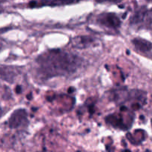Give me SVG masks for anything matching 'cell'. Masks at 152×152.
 <instances>
[{"label":"cell","instance_id":"3","mask_svg":"<svg viewBox=\"0 0 152 152\" xmlns=\"http://www.w3.org/2000/svg\"><path fill=\"white\" fill-rule=\"evenodd\" d=\"M98 21L102 25L111 28H117L120 26V20L114 13H104L99 16Z\"/></svg>","mask_w":152,"mask_h":152},{"label":"cell","instance_id":"10","mask_svg":"<svg viewBox=\"0 0 152 152\" xmlns=\"http://www.w3.org/2000/svg\"><path fill=\"white\" fill-rule=\"evenodd\" d=\"M1 114H2V110H1V107H0V117H1Z\"/></svg>","mask_w":152,"mask_h":152},{"label":"cell","instance_id":"7","mask_svg":"<svg viewBox=\"0 0 152 152\" xmlns=\"http://www.w3.org/2000/svg\"><path fill=\"white\" fill-rule=\"evenodd\" d=\"M146 10H147L145 7H142V8L137 10V11L134 14V16L132 17L131 22H132V24H137L140 23V22H142V21H143V18L144 16H145V13Z\"/></svg>","mask_w":152,"mask_h":152},{"label":"cell","instance_id":"12","mask_svg":"<svg viewBox=\"0 0 152 152\" xmlns=\"http://www.w3.org/2000/svg\"><path fill=\"white\" fill-rule=\"evenodd\" d=\"M0 13H1V9H0Z\"/></svg>","mask_w":152,"mask_h":152},{"label":"cell","instance_id":"4","mask_svg":"<svg viewBox=\"0 0 152 152\" xmlns=\"http://www.w3.org/2000/svg\"><path fill=\"white\" fill-rule=\"evenodd\" d=\"M83 0H42L40 1H32L30 3L31 7H42V6H62L80 2Z\"/></svg>","mask_w":152,"mask_h":152},{"label":"cell","instance_id":"9","mask_svg":"<svg viewBox=\"0 0 152 152\" xmlns=\"http://www.w3.org/2000/svg\"><path fill=\"white\" fill-rule=\"evenodd\" d=\"M97 2L102 3V2H111V3H118L123 0H96Z\"/></svg>","mask_w":152,"mask_h":152},{"label":"cell","instance_id":"8","mask_svg":"<svg viewBox=\"0 0 152 152\" xmlns=\"http://www.w3.org/2000/svg\"><path fill=\"white\" fill-rule=\"evenodd\" d=\"M143 21L147 25H152V8L151 10L145 11V16H144L143 18Z\"/></svg>","mask_w":152,"mask_h":152},{"label":"cell","instance_id":"2","mask_svg":"<svg viewBox=\"0 0 152 152\" xmlns=\"http://www.w3.org/2000/svg\"><path fill=\"white\" fill-rule=\"evenodd\" d=\"M27 117L28 114L25 109L16 110L9 119V127L10 129H17L20 127L27 122Z\"/></svg>","mask_w":152,"mask_h":152},{"label":"cell","instance_id":"5","mask_svg":"<svg viewBox=\"0 0 152 152\" xmlns=\"http://www.w3.org/2000/svg\"><path fill=\"white\" fill-rule=\"evenodd\" d=\"M134 46L137 50L141 52H149L152 50V43L146 39L135 38L132 40Z\"/></svg>","mask_w":152,"mask_h":152},{"label":"cell","instance_id":"11","mask_svg":"<svg viewBox=\"0 0 152 152\" xmlns=\"http://www.w3.org/2000/svg\"><path fill=\"white\" fill-rule=\"evenodd\" d=\"M6 0H0V3H3V2H4Z\"/></svg>","mask_w":152,"mask_h":152},{"label":"cell","instance_id":"1","mask_svg":"<svg viewBox=\"0 0 152 152\" xmlns=\"http://www.w3.org/2000/svg\"><path fill=\"white\" fill-rule=\"evenodd\" d=\"M38 62L42 72L49 77L72 74L80 63L77 56L60 50L45 53L39 57Z\"/></svg>","mask_w":152,"mask_h":152},{"label":"cell","instance_id":"6","mask_svg":"<svg viewBox=\"0 0 152 152\" xmlns=\"http://www.w3.org/2000/svg\"><path fill=\"white\" fill-rule=\"evenodd\" d=\"M93 39L89 37H75L72 40V44L74 48H86L88 47L92 42H93Z\"/></svg>","mask_w":152,"mask_h":152}]
</instances>
